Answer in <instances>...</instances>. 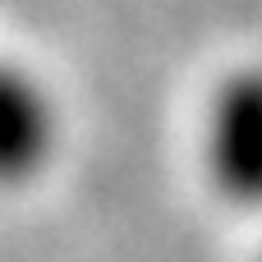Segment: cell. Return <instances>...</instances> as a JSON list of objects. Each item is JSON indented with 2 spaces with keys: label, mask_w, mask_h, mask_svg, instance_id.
Wrapping results in <instances>:
<instances>
[{
  "label": "cell",
  "mask_w": 262,
  "mask_h": 262,
  "mask_svg": "<svg viewBox=\"0 0 262 262\" xmlns=\"http://www.w3.org/2000/svg\"><path fill=\"white\" fill-rule=\"evenodd\" d=\"M203 166L216 193L262 207V69H235L216 83L203 115Z\"/></svg>",
  "instance_id": "cell-1"
},
{
  "label": "cell",
  "mask_w": 262,
  "mask_h": 262,
  "mask_svg": "<svg viewBox=\"0 0 262 262\" xmlns=\"http://www.w3.org/2000/svg\"><path fill=\"white\" fill-rule=\"evenodd\" d=\"M55 147V111L46 92L0 64V184H23L32 180Z\"/></svg>",
  "instance_id": "cell-2"
}]
</instances>
